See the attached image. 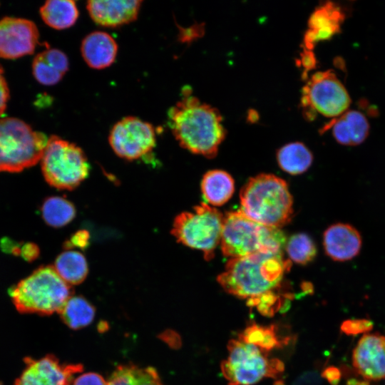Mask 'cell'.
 Masks as SVG:
<instances>
[{"instance_id": "obj_1", "label": "cell", "mask_w": 385, "mask_h": 385, "mask_svg": "<svg viewBox=\"0 0 385 385\" xmlns=\"http://www.w3.org/2000/svg\"><path fill=\"white\" fill-rule=\"evenodd\" d=\"M168 124L183 148L206 158H214L225 138L220 112L202 103L189 88L183 90L181 99L168 112Z\"/></svg>"}, {"instance_id": "obj_2", "label": "cell", "mask_w": 385, "mask_h": 385, "mask_svg": "<svg viewBox=\"0 0 385 385\" xmlns=\"http://www.w3.org/2000/svg\"><path fill=\"white\" fill-rule=\"evenodd\" d=\"M289 268L283 252H259L230 259L217 279L227 293L250 299L273 292Z\"/></svg>"}, {"instance_id": "obj_3", "label": "cell", "mask_w": 385, "mask_h": 385, "mask_svg": "<svg viewBox=\"0 0 385 385\" xmlns=\"http://www.w3.org/2000/svg\"><path fill=\"white\" fill-rule=\"evenodd\" d=\"M240 210L265 226L280 229L293 215V200L286 181L272 174L250 178L240 190Z\"/></svg>"}, {"instance_id": "obj_4", "label": "cell", "mask_w": 385, "mask_h": 385, "mask_svg": "<svg viewBox=\"0 0 385 385\" xmlns=\"http://www.w3.org/2000/svg\"><path fill=\"white\" fill-rule=\"evenodd\" d=\"M73 290L53 266H41L9 290L19 312L49 315L59 313Z\"/></svg>"}, {"instance_id": "obj_5", "label": "cell", "mask_w": 385, "mask_h": 385, "mask_svg": "<svg viewBox=\"0 0 385 385\" xmlns=\"http://www.w3.org/2000/svg\"><path fill=\"white\" fill-rule=\"evenodd\" d=\"M286 237L279 228L260 224L240 210L227 212L224 217L220 247L230 259L259 252H283Z\"/></svg>"}, {"instance_id": "obj_6", "label": "cell", "mask_w": 385, "mask_h": 385, "mask_svg": "<svg viewBox=\"0 0 385 385\" xmlns=\"http://www.w3.org/2000/svg\"><path fill=\"white\" fill-rule=\"evenodd\" d=\"M48 138L16 118H0V171L21 172L41 161Z\"/></svg>"}, {"instance_id": "obj_7", "label": "cell", "mask_w": 385, "mask_h": 385, "mask_svg": "<svg viewBox=\"0 0 385 385\" xmlns=\"http://www.w3.org/2000/svg\"><path fill=\"white\" fill-rule=\"evenodd\" d=\"M224 217L217 209L202 202L193 211L176 216L171 233L178 242L202 252L205 259L210 260L220 244Z\"/></svg>"}, {"instance_id": "obj_8", "label": "cell", "mask_w": 385, "mask_h": 385, "mask_svg": "<svg viewBox=\"0 0 385 385\" xmlns=\"http://www.w3.org/2000/svg\"><path fill=\"white\" fill-rule=\"evenodd\" d=\"M41 165L46 181L59 190L76 188L89 173V164L81 148L56 135L48 139Z\"/></svg>"}, {"instance_id": "obj_9", "label": "cell", "mask_w": 385, "mask_h": 385, "mask_svg": "<svg viewBox=\"0 0 385 385\" xmlns=\"http://www.w3.org/2000/svg\"><path fill=\"white\" fill-rule=\"evenodd\" d=\"M227 349V359L220 367L229 385H252L263 378H276L284 371L282 361L270 359L267 351L254 344L231 339Z\"/></svg>"}, {"instance_id": "obj_10", "label": "cell", "mask_w": 385, "mask_h": 385, "mask_svg": "<svg viewBox=\"0 0 385 385\" xmlns=\"http://www.w3.org/2000/svg\"><path fill=\"white\" fill-rule=\"evenodd\" d=\"M301 104L305 116L314 112L327 117H337L346 111L351 100L344 85L332 71L313 74L302 89Z\"/></svg>"}, {"instance_id": "obj_11", "label": "cell", "mask_w": 385, "mask_h": 385, "mask_svg": "<svg viewBox=\"0 0 385 385\" xmlns=\"http://www.w3.org/2000/svg\"><path fill=\"white\" fill-rule=\"evenodd\" d=\"M109 143L119 157L137 160L151 152L155 145V130L149 123L134 116H127L111 128Z\"/></svg>"}, {"instance_id": "obj_12", "label": "cell", "mask_w": 385, "mask_h": 385, "mask_svg": "<svg viewBox=\"0 0 385 385\" xmlns=\"http://www.w3.org/2000/svg\"><path fill=\"white\" fill-rule=\"evenodd\" d=\"M25 368L14 385H71L75 374L81 372L82 364H61L53 354L40 359L26 357Z\"/></svg>"}, {"instance_id": "obj_13", "label": "cell", "mask_w": 385, "mask_h": 385, "mask_svg": "<svg viewBox=\"0 0 385 385\" xmlns=\"http://www.w3.org/2000/svg\"><path fill=\"white\" fill-rule=\"evenodd\" d=\"M39 32L31 20L6 16L0 19V57L16 59L30 55L38 43Z\"/></svg>"}, {"instance_id": "obj_14", "label": "cell", "mask_w": 385, "mask_h": 385, "mask_svg": "<svg viewBox=\"0 0 385 385\" xmlns=\"http://www.w3.org/2000/svg\"><path fill=\"white\" fill-rule=\"evenodd\" d=\"M352 361L365 379L385 378V337L378 333L364 335L354 349Z\"/></svg>"}, {"instance_id": "obj_15", "label": "cell", "mask_w": 385, "mask_h": 385, "mask_svg": "<svg viewBox=\"0 0 385 385\" xmlns=\"http://www.w3.org/2000/svg\"><path fill=\"white\" fill-rule=\"evenodd\" d=\"M362 238L359 230L349 223L337 222L323 233L326 255L335 262L349 261L359 254Z\"/></svg>"}, {"instance_id": "obj_16", "label": "cell", "mask_w": 385, "mask_h": 385, "mask_svg": "<svg viewBox=\"0 0 385 385\" xmlns=\"http://www.w3.org/2000/svg\"><path fill=\"white\" fill-rule=\"evenodd\" d=\"M142 2L138 0H90L86 8L96 24L115 28L135 21Z\"/></svg>"}, {"instance_id": "obj_17", "label": "cell", "mask_w": 385, "mask_h": 385, "mask_svg": "<svg viewBox=\"0 0 385 385\" xmlns=\"http://www.w3.org/2000/svg\"><path fill=\"white\" fill-rule=\"evenodd\" d=\"M344 13L339 5L326 2L311 14L304 37V49L312 51L315 44L328 40L339 32Z\"/></svg>"}, {"instance_id": "obj_18", "label": "cell", "mask_w": 385, "mask_h": 385, "mask_svg": "<svg viewBox=\"0 0 385 385\" xmlns=\"http://www.w3.org/2000/svg\"><path fill=\"white\" fill-rule=\"evenodd\" d=\"M81 51L88 66L94 69H103L110 66L118 53L115 39L104 31H93L82 41Z\"/></svg>"}, {"instance_id": "obj_19", "label": "cell", "mask_w": 385, "mask_h": 385, "mask_svg": "<svg viewBox=\"0 0 385 385\" xmlns=\"http://www.w3.org/2000/svg\"><path fill=\"white\" fill-rule=\"evenodd\" d=\"M324 128L325 130L332 128L335 140L344 145H357L361 143L368 136L369 130L366 118L356 111L343 113Z\"/></svg>"}, {"instance_id": "obj_20", "label": "cell", "mask_w": 385, "mask_h": 385, "mask_svg": "<svg viewBox=\"0 0 385 385\" xmlns=\"http://www.w3.org/2000/svg\"><path fill=\"white\" fill-rule=\"evenodd\" d=\"M67 56L56 48H48L38 53L33 60L32 73L36 80L44 86L58 83L68 69Z\"/></svg>"}, {"instance_id": "obj_21", "label": "cell", "mask_w": 385, "mask_h": 385, "mask_svg": "<svg viewBox=\"0 0 385 385\" xmlns=\"http://www.w3.org/2000/svg\"><path fill=\"white\" fill-rule=\"evenodd\" d=\"M202 195L212 206H221L232 196L235 182L232 176L221 170L207 172L201 182Z\"/></svg>"}, {"instance_id": "obj_22", "label": "cell", "mask_w": 385, "mask_h": 385, "mask_svg": "<svg viewBox=\"0 0 385 385\" xmlns=\"http://www.w3.org/2000/svg\"><path fill=\"white\" fill-rule=\"evenodd\" d=\"M41 19L51 28L62 30L72 26L78 17L76 4L72 0H49L39 10Z\"/></svg>"}, {"instance_id": "obj_23", "label": "cell", "mask_w": 385, "mask_h": 385, "mask_svg": "<svg viewBox=\"0 0 385 385\" xmlns=\"http://www.w3.org/2000/svg\"><path fill=\"white\" fill-rule=\"evenodd\" d=\"M279 167L291 175H299L307 171L313 161V155L308 148L299 142L291 143L282 147L277 154Z\"/></svg>"}, {"instance_id": "obj_24", "label": "cell", "mask_w": 385, "mask_h": 385, "mask_svg": "<svg viewBox=\"0 0 385 385\" xmlns=\"http://www.w3.org/2000/svg\"><path fill=\"white\" fill-rule=\"evenodd\" d=\"M107 382L108 385H163L155 369L135 364L118 366Z\"/></svg>"}, {"instance_id": "obj_25", "label": "cell", "mask_w": 385, "mask_h": 385, "mask_svg": "<svg viewBox=\"0 0 385 385\" xmlns=\"http://www.w3.org/2000/svg\"><path fill=\"white\" fill-rule=\"evenodd\" d=\"M58 275L68 284H79L88 272L87 261L83 254L67 250L61 253L53 266Z\"/></svg>"}, {"instance_id": "obj_26", "label": "cell", "mask_w": 385, "mask_h": 385, "mask_svg": "<svg viewBox=\"0 0 385 385\" xmlns=\"http://www.w3.org/2000/svg\"><path fill=\"white\" fill-rule=\"evenodd\" d=\"M58 314L66 325L77 330L89 325L93 322L96 309L84 297L72 296Z\"/></svg>"}, {"instance_id": "obj_27", "label": "cell", "mask_w": 385, "mask_h": 385, "mask_svg": "<svg viewBox=\"0 0 385 385\" xmlns=\"http://www.w3.org/2000/svg\"><path fill=\"white\" fill-rule=\"evenodd\" d=\"M43 220L53 227H61L71 222L76 216L74 205L66 198L52 196L46 198L41 206Z\"/></svg>"}, {"instance_id": "obj_28", "label": "cell", "mask_w": 385, "mask_h": 385, "mask_svg": "<svg viewBox=\"0 0 385 385\" xmlns=\"http://www.w3.org/2000/svg\"><path fill=\"white\" fill-rule=\"evenodd\" d=\"M285 249L290 260L302 265L312 262L317 254L314 240L305 233L292 235L285 245Z\"/></svg>"}, {"instance_id": "obj_29", "label": "cell", "mask_w": 385, "mask_h": 385, "mask_svg": "<svg viewBox=\"0 0 385 385\" xmlns=\"http://www.w3.org/2000/svg\"><path fill=\"white\" fill-rule=\"evenodd\" d=\"M373 328V322L366 319H348L341 325V330L347 335L367 332Z\"/></svg>"}, {"instance_id": "obj_30", "label": "cell", "mask_w": 385, "mask_h": 385, "mask_svg": "<svg viewBox=\"0 0 385 385\" xmlns=\"http://www.w3.org/2000/svg\"><path fill=\"white\" fill-rule=\"evenodd\" d=\"M73 385H108V382L101 375L94 372H88L76 378Z\"/></svg>"}, {"instance_id": "obj_31", "label": "cell", "mask_w": 385, "mask_h": 385, "mask_svg": "<svg viewBox=\"0 0 385 385\" xmlns=\"http://www.w3.org/2000/svg\"><path fill=\"white\" fill-rule=\"evenodd\" d=\"M9 99V89L3 67L0 65V117L4 113Z\"/></svg>"}, {"instance_id": "obj_32", "label": "cell", "mask_w": 385, "mask_h": 385, "mask_svg": "<svg viewBox=\"0 0 385 385\" xmlns=\"http://www.w3.org/2000/svg\"><path fill=\"white\" fill-rule=\"evenodd\" d=\"M89 234L86 230H79L76 232L71 239L66 242V247H78L85 248L88 245Z\"/></svg>"}, {"instance_id": "obj_33", "label": "cell", "mask_w": 385, "mask_h": 385, "mask_svg": "<svg viewBox=\"0 0 385 385\" xmlns=\"http://www.w3.org/2000/svg\"><path fill=\"white\" fill-rule=\"evenodd\" d=\"M317 61L312 51L304 49L301 53V64L304 68V76L307 77V72L315 67Z\"/></svg>"}, {"instance_id": "obj_34", "label": "cell", "mask_w": 385, "mask_h": 385, "mask_svg": "<svg viewBox=\"0 0 385 385\" xmlns=\"http://www.w3.org/2000/svg\"><path fill=\"white\" fill-rule=\"evenodd\" d=\"M159 337L173 349H178L181 345L179 334L173 330L165 331L159 335Z\"/></svg>"}, {"instance_id": "obj_35", "label": "cell", "mask_w": 385, "mask_h": 385, "mask_svg": "<svg viewBox=\"0 0 385 385\" xmlns=\"http://www.w3.org/2000/svg\"><path fill=\"white\" fill-rule=\"evenodd\" d=\"M39 254V250L34 243H26L21 247L20 255L27 261H33Z\"/></svg>"}, {"instance_id": "obj_36", "label": "cell", "mask_w": 385, "mask_h": 385, "mask_svg": "<svg viewBox=\"0 0 385 385\" xmlns=\"http://www.w3.org/2000/svg\"><path fill=\"white\" fill-rule=\"evenodd\" d=\"M319 377L314 372H306L294 382L293 385H319Z\"/></svg>"}, {"instance_id": "obj_37", "label": "cell", "mask_w": 385, "mask_h": 385, "mask_svg": "<svg viewBox=\"0 0 385 385\" xmlns=\"http://www.w3.org/2000/svg\"><path fill=\"white\" fill-rule=\"evenodd\" d=\"M322 377L327 380L332 385H337L340 381V371L334 366H329L322 372Z\"/></svg>"}, {"instance_id": "obj_38", "label": "cell", "mask_w": 385, "mask_h": 385, "mask_svg": "<svg viewBox=\"0 0 385 385\" xmlns=\"http://www.w3.org/2000/svg\"><path fill=\"white\" fill-rule=\"evenodd\" d=\"M202 31V25L200 27L198 25H197V26H195L192 28H188L184 30V32L182 33L180 35V38L184 41H190L191 39H193L194 38L197 37L198 35L201 34Z\"/></svg>"}, {"instance_id": "obj_39", "label": "cell", "mask_w": 385, "mask_h": 385, "mask_svg": "<svg viewBox=\"0 0 385 385\" xmlns=\"http://www.w3.org/2000/svg\"><path fill=\"white\" fill-rule=\"evenodd\" d=\"M274 385H284L283 382L281 381H278L275 383Z\"/></svg>"}, {"instance_id": "obj_40", "label": "cell", "mask_w": 385, "mask_h": 385, "mask_svg": "<svg viewBox=\"0 0 385 385\" xmlns=\"http://www.w3.org/2000/svg\"><path fill=\"white\" fill-rule=\"evenodd\" d=\"M0 385H3V384L1 382H0Z\"/></svg>"}, {"instance_id": "obj_41", "label": "cell", "mask_w": 385, "mask_h": 385, "mask_svg": "<svg viewBox=\"0 0 385 385\" xmlns=\"http://www.w3.org/2000/svg\"><path fill=\"white\" fill-rule=\"evenodd\" d=\"M349 385H356V384H349Z\"/></svg>"}]
</instances>
